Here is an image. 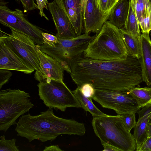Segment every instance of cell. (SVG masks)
I'll return each instance as SVG.
<instances>
[{
  "label": "cell",
  "instance_id": "cell-1",
  "mask_svg": "<svg viewBox=\"0 0 151 151\" xmlns=\"http://www.w3.org/2000/svg\"><path fill=\"white\" fill-rule=\"evenodd\" d=\"M70 69L78 86L89 83L95 88L127 91L143 81L139 60L129 54L125 59L105 61L88 58L83 52L72 61Z\"/></svg>",
  "mask_w": 151,
  "mask_h": 151
},
{
  "label": "cell",
  "instance_id": "cell-13",
  "mask_svg": "<svg viewBox=\"0 0 151 151\" xmlns=\"http://www.w3.org/2000/svg\"><path fill=\"white\" fill-rule=\"evenodd\" d=\"M37 51L41 71L35 73V79L40 82L48 78L55 80H63L64 70L56 60L42 52L38 47Z\"/></svg>",
  "mask_w": 151,
  "mask_h": 151
},
{
  "label": "cell",
  "instance_id": "cell-15",
  "mask_svg": "<svg viewBox=\"0 0 151 151\" xmlns=\"http://www.w3.org/2000/svg\"><path fill=\"white\" fill-rule=\"evenodd\" d=\"M97 0H87L85 10L84 33L93 32L97 34L108 18L100 12Z\"/></svg>",
  "mask_w": 151,
  "mask_h": 151
},
{
  "label": "cell",
  "instance_id": "cell-24",
  "mask_svg": "<svg viewBox=\"0 0 151 151\" xmlns=\"http://www.w3.org/2000/svg\"><path fill=\"white\" fill-rule=\"evenodd\" d=\"M100 11L102 15L108 18L117 0H97Z\"/></svg>",
  "mask_w": 151,
  "mask_h": 151
},
{
  "label": "cell",
  "instance_id": "cell-23",
  "mask_svg": "<svg viewBox=\"0 0 151 151\" xmlns=\"http://www.w3.org/2000/svg\"><path fill=\"white\" fill-rule=\"evenodd\" d=\"M128 14L124 27L122 28L133 35L140 36V27L134 12L130 0Z\"/></svg>",
  "mask_w": 151,
  "mask_h": 151
},
{
  "label": "cell",
  "instance_id": "cell-6",
  "mask_svg": "<svg viewBox=\"0 0 151 151\" xmlns=\"http://www.w3.org/2000/svg\"><path fill=\"white\" fill-rule=\"evenodd\" d=\"M89 34L84 33L71 39L58 37V42L54 47L45 44L37 45L42 52L56 60L64 70L70 73L72 61L84 52L96 36H91Z\"/></svg>",
  "mask_w": 151,
  "mask_h": 151
},
{
  "label": "cell",
  "instance_id": "cell-36",
  "mask_svg": "<svg viewBox=\"0 0 151 151\" xmlns=\"http://www.w3.org/2000/svg\"><path fill=\"white\" fill-rule=\"evenodd\" d=\"M147 133L148 137H151V122H149L148 123L147 129Z\"/></svg>",
  "mask_w": 151,
  "mask_h": 151
},
{
  "label": "cell",
  "instance_id": "cell-29",
  "mask_svg": "<svg viewBox=\"0 0 151 151\" xmlns=\"http://www.w3.org/2000/svg\"><path fill=\"white\" fill-rule=\"evenodd\" d=\"M139 117L136 125L140 124L144 119L148 118L151 113V104L142 108L138 112Z\"/></svg>",
  "mask_w": 151,
  "mask_h": 151
},
{
  "label": "cell",
  "instance_id": "cell-7",
  "mask_svg": "<svg viewBox=\"0 0 151 151\" xmlns=\"http://www.w3.org/2000/svg\"><path fill=\"white\" fill-rule=\"evenodd\" d=\"M37 86L40 99L49 108L64 111L68 107H81L72 91L63 80L46 78Z\"/></svg>",
  "mask_w": 151,
  "mask_h": 151
},
{
  "label": "cell",
  "instance_id": "cell-25",
  "mask_svg": "<svg viewBox=\"0 0 151 151\" xmlns=\"http://www.w3.org/2000/svg\"><path fill=\"white\" fill-rule=\"evenodd\" d=\"M16 139L13 138L6 140L4 135L0 137V151H19L18 147L16 145Z\"/></svg>",
  "mask_w": 151,
  "mask_h": 151
},
{
  "label": "cell",
  "instance_id": "cell-12",
  "mask_svg": "<svg viewBox=\"0 0 151 151\" xmlns=\"http://www.w3.org/2000/svg\"><path fill=\"white\" fill-rule=\"evenodd\" d=\"M87 0H54L70 20L77 36L84 33V16Z\"/></svg>",
  "mask_w": 151,
  "mask_h": 151
},
{
  "label": "cell",
  "instance_id": "cell-9",
  "mask_svg": "<svg viewBox=\"0 0 151 151\" xmlns=\"http://www.w3.org/2000/svg\"><path fill=\"white\" fill-rule=\"evenodd\" d=\"M92 98L104 108L114 110L117 114L137 113L141 108L128 91L95 88Z\"/></svg>",
  "mask_w": 151,
  "mask_h": 151
},
{
  "label": "cell",
  "instance_id": "cell-38",
  "mask_svg": "<svg viewBox=\"0 0 151 151\" xmlns=\"http://www.w3.org/2000/svg\"><path fill=\"white\" fill-rule=\"evenodd\" d=\"M117 0V1H118L120 0Z\"/></svg>",
  "mask_w": 151,
  "mask_h": 151
},
{
  "label": "cell",
  "instance_id": "cell-10",
  "mask_svg": "<svg viewBox=\"0 0 151 151\" xmlns=\"http://www.w3.org/2000/svg\"><path fill=\"white\" fill-rule=\"evenodd\" d=\"M11 34L1 33L2 37L23 58L39 72L41 71L37 45L29 36L11 29Z\"/></svg>",
  "mask_w": 151,
  "mask_h": 151
},
{
  "label": "cell",
  "instance_id": "cell-17",
  "mask_svg": "<svg viewBox=\"0 0 151 151\" xmlns=\"http://www.w3.org/2000/svg\"><path fill=\"white\" fill-rule=\"evenodd\" d=\"M129 0L118 1L112 9L107 20L119 29L124 27L128 14Z\"/></svg>",
  "mask_w": 151,
  "mask_h": 151
},
{
  "label": "cell",
  "instance_id": "cell-34",
  "mask_svg": "<svg viewBox=\"0 0 151 151\" xmlns=\"http://www.w3.org/2000/svg\"><path fill=\"white\" fill-rule=\"evenodd\" d=\"M102 145L104 147L103 151H120L119 149L111 145L106 143H103Z\"/></svg>",
  "mask_w": 151,
  "mask_h": 151
},
{
  "label": "cell",
  "instance_id": "cell-5",
  "mask_svg": "<svg viewBox=\"0 0 151 151\" xmlns=\"http://www.w3.org/2000/svg\"><path fill=\"white\" fill-rule=\"evenodd\" d=\"M28 93L10 89L0 91V131L5 133L10 127L16 124L20 116L29 111L34 106Z\"/></svg>",
  "mask_w": 151,
  "mask_h": 151
},
{
  "label": "cell",
  "instance_id": "cell-16",
  "mask_svg": "<svg viewBox=\"0 0 151 151\" xmlns=\"http://www.w3.org/2000/svg\"><path fill=\"white\" fill-rule=\"evenodd\" d=\"M141 54L139 60L143 81L148 86H151V40L149 33L140 35Z\"/></svg>",
  "mask_w": 151,
  "mask_h": 151
},
{
  "label": "cell",
  "instance_id": "cell-39",
  "mask_svg": "<svg viewBox=\"0 0 151 151\" xmlns=\"http://www.w3.org/2000/svg\"><path fill=\"white\" fill-rule=\"evenodd\" d=\"M150 0L151 2V0Z\"/></svg>",
  "mask_w": 151,
  "mask_h": 151
},
{
  "label": "cell",
  "instance_id": "cell-28",
  "mask_svg": "<svg viewBox=\"0 0 151 151\" xmlns=\"http://www.w3.org/2000/svg\"><path fill=\"white\" fill-rule=\"evenodd\" d=\"M79 86L82 93L86 97L92 99L94 94L95 88L90 84L85 83Z\"/></svg>",
  "mask_w": 151,
  "mask_h": 151
},
{
  "label": "cell",
  "instance_id": "cell-35",
  "mask_svg": "<svg viewBox=\"0 0 151 151\" xmlns=\"http://www.w3.org/2000/svg\"><path fill=\"white\" fill-rule=\"evenodd\" d=\"M44 151H63L58 145H52L49 146H45L43 150Z\"/></svg>",
  "mask_w": 151,
  "mask_h": 151
},
{
  "label": "cell",
  "instance_id": "cell-32",
  "mask_svg": "<svg viewBox=\"0 0 151 151\" xmlns=\"http://www.w3.org/2000/svg\"><path fill=\"white\" fill-rule=\"evenodd\" d=\"M19 0L21 2L25 12L38 9L37 5L35 3L34 0Z\"/></svg>",
  "mask_w": 151,
  "mask_h": 151
},
{
  "label": "cell",
  "instance_id": "cell-22",
  "mask_svg": "<svg viewBox=\"0 0 151 151\" xmlns=\"http://www.w3.org/2000/svg\"><path fill=\"white\" fill-rule=\"evenodd\" d=\"M150 120L146 118L140 124L136 125L134 128L133 137L136 145V150L138 149L148 138L147 129Z\"/></svg>",
  "mask_w": 151,
  "mask_h": 151
},
{
  "label": "cell",
  "instance_id": "cell-30",
  "mask_svg": "<svg viewBox=\"0 0 151 151\" xmlns=\"http://www.w3.org/2000/svg\"><path fill=\"white\" fill-rule=\"evenodd\" d=\"M12 75L9 70L0 69V89L8 81Z\"/></svg>",
  "mask_w": 151,
  "mask_h": 151
},
{
  "label": "cell",
  "instance_id": "cell-40",
  "mask_svg": "<svg viewBox=\"0 0 151 151\" xmlns=\"http://www.w3.org/2000/svg\"><path fill=\"white\" fill-rule=\"evenodd\" d=\"M150 87H151V86H150Z\"/></svg>",
  "mask_w": 151,
  "mask_h": 151
},
{
  "label": "cell",
  "instance_id": "cell-18",
  "mask_svg": "<svg viewBox=\"0 0 151 151\" xmlns=\"http://www.w3.org/2000/svg\"><path fill=\"white\" fill-rule=\"evenodd\" d=\"M128 54L138 59L140 57V36L133 35L123 28L120 29Z\"/></svg>",
  "mask_w": 151,
  "mask_h": 151
},
{
  "label": "cell",
  "instance_id": "cell-14",
  "mask_svg": "<svg viewBox=\"0 0 151 151\" xmlns=\"http://www.w3.org/2000/svg\"><path fill=\"white\" fill-rule=\"evenodd\" d=\"M48 7L57 30L56 36L63 39H71L77 36L70 20L64 11L53 1Z\"/></svg>",
  "mask_w": 151,
  "mask_h": 151
},
{
  "label": "cell",
  "instance_id": "cell-41",
  "mask_svg": "<svg viewBox=\"0 0 151 151\" xmlns=\"http://www.w3.org/2000/svg\"></svg>",
  "mask_w": 151,
  "mask_h": 151
},
{
  "label": "cell",
  "instance_id": "cell-27",
  "mask_svg": "<svg viewBox=\"0 0 151 151\" xmlns=\"http://www.w3.org/2000/svg\"><path fill=\"white\" fill-rule=\"evenodd\" d=\"M42 35L43 40V44L54 47L58 42V38L56 36L43 32L42 33Z\"/></svg>",
  "mask_w": 151,
  "mask_h": 151
},
{
  "label": "cell",
  "instance_id": "cell-26",
  "mask_svg": "<svg viewBox=\"0 0 151 151\" xmlns=\"http://www.w3.org/2000/svg\"><path fill=\"white\" fill-rule=\"evenodd\" d=\"M135 114L134 113H131L120 115L123 118L124 124L126 128L129 132L134 128L137 124Z\"/></svg>",
  "mask_w": 151,
  "mask_h": 151
},
{
  "label": "cell",
  "instance_id": "cell-33",
  "mask_svg": "<svg viewBox=\"0 0 151 151\" xmlns=\"http://www.w3.org/2000/svg\"><path fill=\"white\" fill-rule=\"evenodd\" d=\"M137 151H151V137L147 138Z\"/></svg>",
  "mask_w": 151,
  "mask_h": 151
},
{
  "label": "cell",
  "instance_id": "cell-8",
  "mask_svg": "<svg viewBox=\"0 0 151 151\" xmlns=\"http://www.w3.org/2000/svg\"><path fill=\"white\" fill-rule=\"evenodd\" d=\"M6 4L3 0H0V23L11 29L27 35L37 45L43 44V32L29 21L27 15L22 10L18 9L12 10Z\"/></svg>",
  "mask_w": 151,
  "mask_h": 151
},
{
  "label": "cell",
  "instance_id": "cell-19",
  "mask_svg": "<svg viewBox=\"0 0 151 151\" xmlns=\"http://www.w3.org/2000/svg\"><path fill=\"white\" fill-rule=\"evenodd\" d=\"M127 91L141 108L151 104V87L142 88L135 86Z\"/></svg>",
  "mask_w": 151,
  "mask_h": 151
},
{
  "label": "cell",
  "instance_id": "cell-2",
  "mask_svg": "<svg viewBox=\"0 0 151 151\" xmlns=\"http://www.w3.org/2000/svg\"><path fill=\"white\" fill-rule=\"evenodd\" d=\"M16 125L17 135L27 138L29 142L35 139L42 142L52 141L61 134L82 136L86 132L83 123L58 117L50 108L38 115H22Z\"/></svg>",
  "mask_w": 151,
  "mask_h": 151
},
{
  "label": "cell",
  "instance_id": "cell-37",
  "mask_svg": "<svg viewBox=\"0 0 151 151\" xmlns=\"http://www.w3.org/2000/svg\"><path fill=\"white\" fill-rule=\"evenodd\" d=\"M148 118L150 120H151V113H150V115L148 117Z\"/></svg>",
  "mask_w": 151,
  "mask_h": 151
},
{
  "label": "cell",
  "instance_id": "cell-3",
  "mask_svg": "<svg viewBox=\"0 0 151 151\" xmlns=\"http://www.w3.org/2000/svg\"><path fill=\"white\" fill-rule=\"evenodd\" d=\"M83 53L90 59L105 61L124 59L128 55L120 29L107 20Z\"/></svg>",
  "mask_w": 151,
  "mask_h": 151
},
{
  "label": "cell",
  "instance_id": "cell-11",
  "mask_svg": "<svg viewBox=\"0 0 151 151\" xmlns=\"http://www.w3.org/2000/svg\"><path fill=\"white\" fill-rule=\"evenodd\" d=\"M0 69L30 74L35 70L2 37H0Z\"/></svg>",
  "mask_w": 151,
  "mask_h": 151
},
{
  "label": "cell",
  "instance_id": "cell-20",
  "mask_svg": "<svg viewBox=\"0 0 151 151\" xmlns=\"http://www.w3.org/2000/svg\"><path fill=\"white\" fill-rule=\"evenodd\" d=\"M72 92L80 103L81 107L85 111L90 112L93 117L105 114L96 106L92 102V99L86 97L82 93L79 86H78Z\"/></svg>",
  "mask_w": 151,
  "mask_h": 151
},
{
  "label": "cell",
  "instance_id": "cell-31",
  "mask_svg": "<svg viewBox=\"0 0 151 151\" xmlns=\"http://www.w3.org/2000/svg\"><path fill=\"white\" fill-rule=\"evenodd\" d=\"M38 9L39 10V14L41 17H44L46 19L49 20V19L44 12L43 10L45 8L48 9V5L49 4L47 0H36Z\"/></svg>",
  "mask_w": 151,
  "mask_h": 151
},
{
  "label": "cell",
  "instance_id": "cell-4",
  "mask_svg": "<svg viewBox=\"0 0 151 151\" xmlns=\"http://www.w3.org/2000/svg\"><path fill=\"white\" fill-rule=\"evenodd\" d=\"M94 132L101 144L112 145L120 151H134L136 145L133 135L126 128L122 116L106 114L93 117Z\"/></svg>",
  "mask_w": 151,
  "mask_h": 151
},
{
  "label": "cell",
  "instance_id": "cell-21",
  "mask_svg": "<svg viewBox=\"0 0 151 151\" xmlns=\"http://www.w3.org/2000/svg\"><path fill=\"white\" fill-rule=\"evenodd\" d=\"M132 9L138 21L139 24L149 12L151 11L150 0H130Z\"/></svg>",
  "mask_w": 151,
  "mask_h": 151
}]
</instances>
